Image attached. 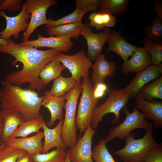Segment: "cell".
<instances>
[{
	"mask_svg": "<svg viewBox=\"0 0 162 162\" xmlns=\"http://www.w3.org/2000/svg\"><path fill=\"white\" fill-rule=\"evenodd\" d=\"M90 20L89 25L97 30L106 27H112L115 25L116 19L112 14L93 12L88 17Z\"/></svg>",
	"mask_w": 162,
	"mask_h": 162,
	"instance_id": "29",
	"label": "cell"
},
{
	"mask_svg": "<svg viewBox=\"0 0 162 162\" xmlns=\"http://www.w3.org/2000/svg\"><path fill=\"white\" fill-rule=\"evenodd\" d=\"M38 35V39L32 40L23 41L20 44L37 48L40 47H50L64 52H68L74 45V43L69 38L52 36L46 38L39 34Z\"/></svg>",
	"mask_w": 162,
	"mask_h": 162,
	"instance_id": "15",
	"label": "cell"
},
{
	"mask_svg": "<svg viewBox=\"0 0 162 162\" xmlns=\"http://www.w3.org/2000/svg\"><path fill=\"white\" fill-rule=\"evenodd\" d=\"M63 148H56L50 152L32 155L34 162H64L67 152Z\"/></svg>",
	"mask_w": 162,
	"mask_h": 162,
	"instance_id": "32",
	"label": "cell"
},
{
	"mask_svg": "<svg viewBox=\"0 0 162 162\" xmlns=\"http://www.w3.org/2000/svg\"><path fill=\"white\" fill-rule=\"evenodd\" d=\"M152 129L146 130L143 136L137 139L130 133L124 138L125 146L115 151L114 154L123 162H144L149 154L159 144L154 139Z\"/></svg>",
	"mask_w": 162,
	"mask_h": 162,
	"instance_id": "3",
	"label": "cell"
},
{
	"mask_svg": "<svg viewBox=\"0 0 162 162\" xmlns=\"http://www.w3.org/2000/svg\"><path fill=\"white\" fill-rule=\"evenodd\" d=\"M3 1L2 0H0V4Z\"/></svg>",
	"mask_w": 162,
	"mask_h": 162,
	"instance_id": "46",
	"label": "cell"
},
{
	"mask_svg": "<svg viewBox=\"0 0 162 162\" xmlns=\"http://www.w3.org/2000/svg\"><path fill=\"white\" fill-rule=\"evenodd\" d=\"M3 123V115L2 110H0V137L2 130Z\"/></svg>",
	"mask_w": 162,
	"mask_h": 162,
	"instance_id": "41",
	"label": "cell"
},
{
	"mask_svg": "<svg viewBox=\"0 0 162 162\" xmlns=\"http://www.w3.org/2000/svg\"><path fill=\"white\" fill-rule=\"evenodd\" d=\"M42 98V106L47 108L51 115L50 120L46 124L47 127H51L56 120L63 119L62 110L65 100V94L59 97L44 95Z\"/></svg>",
	"mask_w": 162,
	"mask_h": 162,
	"instance_id": "21",
	"label": "cell"
},
{
	"mask_svg": "<svg viewBox=\"0 0 162 162\" xmlns=\"http://www.w3.org/2000/svg\"><path fill=\"white\" fill-rule=\"evenodd\" d=\"M143 48L150 56L153 65L158 66L162 62V43L152 41L146 37L143 38Z\"/></svg>",
	"mask_w": 162,
	"mask_h": 162,
	"instance_id": "31",
	"label": "cell"
},
{
	"mask_svg": "<svg viewBox=\"0 0 162 162\" xmlns=\"http://www.w3.org/2000/svg\"><path fill=\"white\" fill-rule=\"evenodd\" d=\"M66 68L57 59L46 64L41 70L39 77L45 86L51 81L61 76L62 72Z\"/></svg>",
	"mask_w": 162,
	"mask_h": 162,
	"instance_id": "26",
	"label": "cell"
},
{
	"mask_svg": "<svg viewBox=\"0 0 162 162\" xmlns=\"http://www.w3.org/2000/svg\"><path fill=\"white\" fill-rule=\"evenodd\" d=\"M5 145V144L2 143L1 142H0V149L3 147Z\"/></svg>",
	"mask_w": 162,
	"mask_h": 162,
	"instance_id": "45",
	"label": "cell"
},
{
	"mask_svg": "<svg viewBox=\"0 0 162 162\" xmlns=\"http://www.w3.org/2000/svg\"><path fill=\"white\" fill-rule=\"evenodd\" d=\"M8 44L2 45L0 52L7 53L14 57L12 62L15 66L18 62L23 64L22 69L9 73L6 79L13 85L20 86L28 83L29 89L41 91L45 86L39 77L40 73L47 64L56 59L59 51L53 49L40 50L29 46L15 43L12 39L7 40Z\"/></svg>",
	"mask_w": 162,
	"mask_h": 162,
	"instance_id": "1",
	"label": "cell"
},
{
	"mask_svg": "<svg viewBox=\"0 0 162 162\" xmlns=\"http://www.w3.org/2000/svg\"><path fill=\"white\" fill-rule=\"evenodd\" d=\"M44 136V131H39L32 136L9 139L5 144L23 150L32 155L37 153H42V140Z\"/></svg>",
	"mask_w": 162,
	"mask_h": 162,
	"instance_id": "16",
	"label": "cell"
},
{
	"mask_svg": "<svg viewBox=\"0 0 162 162\" xmlns=\"http://www.w3.org/2000/svg\"><path fill=\"white\" fill-rule=\"evenodd\" d=\"M8 44L7 40H4L0 38V47L2 45H7Z\"/></svg>",
	"mask_w": 162,
	"mask_h": 162,
	"instance_id": "42",
	"label": "cell"
},
{
	"mask_svg": "<svg viewBox=\"0 0 162 162\" xmlns=\"http://www.w3.org/2000/svg\"><path fill=\"white\" fill-rule=\"evenodd\" d=\"M107 41L109 44L106 52L113 51L120 56L124 62L132 56L136 47L127 42L120 33L114 30L110 33Z\"/></svg>",
	"mask_w": 162,
	"mask_h": 162,
	"instance_id": "19",
	"label": "cell"
},
{
	"mask_svg": "<svg viewBox=\"0 0 162 162\" xmlns=\"http://www.w3.org/2000/svg\"><path fill=\"white\" fill-rule=\"evenodd\" d=\"M0 16L4 17L6 21L5 28L0 32V38L6 40L10 39L12 36L15 39H17L20 32H25L27 29L29 23L27 20L31 18V14L26 11L24 1L21 10L18 15L9 16L6 14L4 11L0 10Z\"/></svg>",
	"mask_w": 162,
	"mask_h": 162,
	"instance_id": "10",
	"label": "cell"
},
{
	"mask_svg": "<svg viewBox=\"0 0 162 162\" xmlns=\"http://www.w3.org/2000/svg\"><path fill=\"white\" fill-rule=\"evenodd\" d=\"M26 152L5 144L0 149V162H16Z\"/></svg>",
	"mask_w": 162,
	"mask_h": 162,
	"instance_id": "35",
	"label": "cell"
},
{
	"mask_svg": "<svg viewBox=\"0 0 162 162\" xmlns=\"http://www.w3.org/2000/svg\"><path fill=\"white\" fill-rule=\"evenodd\" d=\"M64 162H71L69 157V154L68 150L67 151V155Z\"/></svg>",
	"mask_w": 162,
	"mask_h": 162,
	"instance_id": "43",
	"label": "cell"
},
{
	"mask_svg": "<svg viewBox=\"0 0 162 162\" xmlns=\"http://www.w3.org/2000/svg\"><path fill=\"white\" fill-rule=\"evenodd\" d=\"M46 124L43 117L26 121L20 125L10 137L9 139L27 137L29 135L37 133Z\"/></svg>",
	"mask_w": 162,
	"mask_h": 162,
	"instance_id": "24",
	"label": "cell"
},
{
	"mask_svg": "<svg viewBox=\"0 0 162 162\" xmlns=\"http://www.w3.org/2000/svg\"><path fill=\"white\" fill-rule=\"evenodd\" d=\"M108 88V86L104 82L94 86L93 91L94 97L99 100L104 95Z\"/></svg>",
	"mask_w": 162,
	"mask_h": 162,
	"instance_id": "38",
	"label": "cell"
},
{
	"mask_svg": "<svg viewBox=\"0 0 162 162\" xmlns=\"http://www.w3.org/2000/svg\"><path fill=\"white\" fill-rule=\"evenodd\" d=\"M144 162H162V144L154 149L148 156Z\"/></svg>",
	"mask_w": 162,
	"mask_h": 162,
	"instance_id": "37",
	"label": "cell"
},
{
	"mask_svg": "<svg viewBox=\"0 0 162 162\" xmlns=\"http://www.w3.org/2000/svg\"><path fill=\"white\" fill-rule=\"evenodd\" d=\"M64 119L60 120L56 126L52 129L49 128L44 124L42 127L44 141L43 143L42 153H46L54 147L65 149L61 138L62 130Z\"/></svg>",
	"mask_w": 162,
	"mask_h": 162,
	"instance_id": "22",
	"label": "cell"
},
{
	"mask_svg": "<svg viewBox=\"0 0 162 162\" xmlns=\"http://www.w3.org/2000/svg\"><path fill=\"white\" fill-rule=\"evenodd\" d=\"M146 36L154 42H161L162 40V19L156 16L149 26L143 28Z\"/></svg>",
	"mask_w": 162,
	"mask_h": 162,
	"instance_id": "34",
	"label": "cell"
},
{
	"mask_svg": "<svg viewBox=\"0 0 162 162\" xmlns=\"http://www.w3.org/2000/svg\"><path fill=\"white\" fill-rule=\"evenodd\" d=\"M96 131L90 125L83 136L74 146L69 149L71 162H94L92 157V138Z\"/></svg>",
	"mask_w": 162,
	"mask_h": 162,
	"instance_id": "11",
	"label": "cell"
},
{
	"mask_svg": "<svg viewBox=\"0 0 162 162\" xmlns=\"http://www.w3.org/2000/svg\"><path fill=\"white\" fill-rule=\"evenodd\" d=\"M16 162H34L32 155L26 152L20 157Z\"/></svg>",
	"mask_w": 162,
	"mask_h": 162,
	"instance_id": "40",
	"label": "cell"
},
{
	"mask_svg": "<svg viewBox=\"0 0 162 162\" xmlns=\"http://www.w3.org/2000/svg\"><path fill=\"white\" fill-rule=\"evenodd\" d=\"M56 59L69 70L71 74V77L77 82L81 81V78H89V70L93 64L84 51H80L71 55H65L60 52Z\"/></svg>",
	"mask_w": 162,
	"mask_h": 162,
	"instance_id": "9",
	"label": "cell"
},
{
	"mask_svg": "<svg viewBox=\"0 0 162 162\" xmlns=\"http://www.w3.org/2000/svg\"><path fill=\"white\" fill-rule=\"evenodd\" d=\"M82 89L76 117V124L81 134L90 125L93 111L99 100L93 94L94 85L90 78H82Z\"/></svg>",
	"mask_w": 162,
	"mask_h": 162,
	"instance_id": "6",
	"label": "cell"
},
{
	"mask_svg": "<svg viewBox=\"0 0 162 162\" xmlns=\"http://www.w3.org/2000/svg\"><path fill=\"white\" fill-rule=\"evenodd\" d=\"M133 111L130 112L126 106L123 107V112L126 115L124 121L110 129L109 134L105 140L106 143L116 138L119 140L124 139L132 130L137 128H142L146 130L153 128V125L147 121L144 115L140 112L135 107Z\"/></svg>",
	"mask_w": 162,
	"mask_h": 162,
	"instance_id": "7",
	"label": "cell"
},
{
	"mask_svg": "<svg viewBox=\"0 0 162 162\" xmlns=\"http://www.w3.org/2000/svg\"><path fill=\"white\" fill-rule=\"evenodd\" d=\"M153 10L154 12L157 14L158 16L162 19V1L157 0L154 3Z\"/></svg>",
	"mask_w": 162,
	"mask_h": 162,
	"instance_id": "39",
	"label": "cell"
},
{
	"mask_svg": "<svg viewBox=\"0 0 162 162\" xmlns=\"http://www.w3.org/2000/svg\"><path fill=\"white\" fill-rule=\"evenodd\" d=\"M92 82L94 86L104 82L107 77H113L116 74V67L115 62H108L105 55L101 53L95 60L92 67Z\"/></svg>",
	"mask_w": 162,
	"mask_h": 162,
	"instance_id": "18",
	"label": "cell"
},
{
	"mask_svg": "<svg viewBox=\"0 0 162 162\" xmlns=\"http://www.w3.org/2000/svg\"><path fill=\"white\" fill-rule=\"evenodd\" d=\"M92 157L95 162H116L109 152L104 139L100 140L98 143L94 146Z\"/></svg>",
	"mask_w": 162,
	"mask_h": 162,
	"instance_id": "33",
	"label": "cell"
},
{
	"mask_svg": "<svg viewBox=\"0 0 162 162\" xmlns=\"http://www.w3.org/2000/svg\"><path fill=\"white\" fill-rule=\"evenodd\" d=\"M77 82L71 77H65L61 76L55 80L51 88L45 91L44 95L56 97L62 96L73 88Z\"/></svg>",
	"mask_w": 162,
	"mask_h": 162,
	"instance_id": "25",
	"label": "cell"
},
{
	"mask_svg": "<svg viewBox=\"0 0 162 162\" xmlns=\"http://www.w3.org/2000/svg\"><path fill=\"white\" fill-rule=\"evenodd\" d=\"M158 67L160 70L161 74H162V64L161 63L158 65Z\"/></svg>",
	"mask_w": 162,
	"mask_h": 162,
	"instance_id": "44",
	"label": "cell"
},
{
	"mask_svg": "<svg viewBox=\"0 0 162 162\" xmlns=\"http://www.w3.org/2000/svg\"><path fill=\"white\" fill-rule=\"evenodd\" d=\"M160 74L157 66L151 65L137 73L135 77L123 89V91L131 99L136 98L144 86L151 81L158 78Z\"/></svg>",
	"mask_w": 162,
	"mask_h": 162,
	"instance_id": "13",
	"label": "cell"
},
{
	"mask_svg": "<svg viewBox=\"0 0 162 162\" xmlns=\"http://www.w3.org/2000/svg\"><path fill=\"white\" fill-rule=\"evenodd\" d=\"M84 25L82 22L61 25L54 27H47L46 31L51 36L76 39L79 38Z\"/></svg>",
	"mask_w": 162,
	"mask_h": 162,
	"instance_id": "23",
	"label": "cell"
},
{
	"mask_svg": "<svg viewBox=\"0 0 162 162\" xmlns=\"http://www.w3.org/2000/svg\"><path fill=\"white\" fill-rule=\"evenodd\" d=\"M129 0H102L99 6V12L112 14H121L128 9Z\"/></svg>",
	"mask_w": 162,
	"mask_h": 162,
	"instance_id": "30",
	"label": "cell"
},
{
	"mask_svg": "<svg viewBox=\"0 0 162 162\" xmlns=\"http://www.w3.org/2000/svg\"><path fill=\"white\" fill-rule=\"evenodd\" d=\"M3 115L2 130L0 142L5 144L17 128L26 120L20 113L1 110Z\"/></svg>",
	"mask_w": 162,
	"mask_h": 162,
	"instance_id": "20",
	"label": "cell"
},
{
	"mask_svg": "<svg viewBox=\"0 0 162 162\" xmlns=\"http://www.w3.org/2000/svg\"><path fill=\"white\" fill-rule=\"evenodd\" d=\"M27 13L31 14L28 26L23 35V41H26L35 29L39 26L46 24V12L50 6L57 4L55 0H27L24 1Z\"/></svg>",
	"mask_w": 162,
	"mask_h": 162,
	"instance_id": "8",
	"label": "cell"
},
{
	"mask_svg": "<svg viewBox=\"0 0 162 162\" xmlns=\"http://www.w3.org/2000/svg\"><path fill=\"white\" fill-rule=\"evenodd\" d=\"M151 64V57L143 47H136L131 58L122 63L120 67L122 73L127 75L131 72L137 74Z\"/></svg>",
	"mask_w": 162,
	"mask_h": 162,
	"instance_id": "17",
	"label": "cell"
},
{
	"mask_svg": "<svg viewBox=\"0 0 162 162\" xmlns=\"http://www.w3.org/2000/svg\"><path fill=\"white\" fill-rule=\"evenodd\" d=\"M111 32L109 28L106 27L102 32L94 33L92 32V27L89 23L84 24L80 35L83 36L87 41V56L91 62L95 61L101 53L102 49L107 41Z\"/></svg>",
	"mask_w": 162,
	"mask_h": 162,
	"instance_id": "12",
	"label": "cell"
},
{
	"mask_svg": "<svg viewBox=\"0 0 162 162\" xmlns=\"http://www.w3.org/2000/svg\"><path fill=\"white\" fill-rule=\"evenodd\" d=\"M107 99L103 103L97 106L94 109L90 125L97 130L100 121L106 114H114L115 118L110 124L116 123L121 120L120 111L131 99L121 88L110 89L108 91Z\"/></svg>",
	"mask_w": 162,
	"mask_h": 162,
	"instance_id": "5",
	"label": "cell"
},
{
	"mask_svg": "<svg viewBox=\"0 0 162 162\" xmlns=\"http://www.w3.org/2000/svg\"><path fill=\"white\" fill-rule=\"evenodd\" d=\"M0 108L20 113L26 121L41 116L40 111L42 101L34 90L14 85L5 79L1 82Z\"/></svg>",
	"mask_w": 162,
	"mask_h": 162,
	"instance_id": "2",
	"label": "cell"
},
{
	"mask_svg": "<svg viewBox=\"0 0 162 162\" xmlns=\"http://www.w3.org/2000/svg\"><path fill=\"white\" fill-rule=\"evenodd\" d=\"M23 0H4L0 4V10H7L12 12L20 9L22 6V3L24 2Z\"/></svg>",
	"mask_w": 162,
	"mask_h": 162,
	"instance_id": "36",
	"label": "cell"
},
{
	"mask_svg": "<svg viewBox=\"0 0 162 162\" xmlns=\"http://www.w3.org/2000/svg\"><path fill=\"white\" fill-rule=\"evenodd\" d=\"M87 13L82 7L76 5L74 10L68 15L56 20L51 18L47 19L46 26L48 27H54L61 25L82 22L83 17Z\"/></svg>",
	"mask_w": 162,
	"mask_h": 162,
	"instance_id": "27",
	"label": "cell"
},
{
	"mask_svg": "<svg viewBox=\"0 0 162 162\" xmlns=\"http://www.w3.org/2000/svg\"><path fill=\"white\" fill-rule=\"evenodd\" d=\"M134 106L139 109L146 119L153 122V125L156 128L162 127V102H149L143 99L139 93L136 97Z\"/></svg>",
	"mask_w": 162,
	"mask_h": 162,
	"instance_id": "14",
	"label": "cell"
},
{
	"mask_svg": "<svg viewBox=\"0 0 162 162\" xmlns=\"http://www.w3.org/2000/svg\"><path fill=\"white\" fill-rule=\"evenodd\" d=\"M82 87L81 81L77 82L73 88L65 94L66 101L64 107L65 114L62 126L61 138L65 149L74 146L77 141L76 111L78 98L82 93Z\"/></svg>",
	"mask_w": 162,
	"mask_h": 162,
	"instance_id": "4",
	"label": "cell"
},
{
	"mask_svg": "<svg viewBox=\"0 0 162 162\" xmlns=\"http://www.w3.org/2000/svg\"><path fill=\"white\" fill-rule=\"evenodd\" d=\"M139 93L143 99L148 102L153 101L154 99L162 100V75L151 83L144 86Z\"/></svg>",
	"mask_w": 162,
	"mask_h": 162,
	"instance_id": "28",
	"label": "cell"
}]
</instances>
